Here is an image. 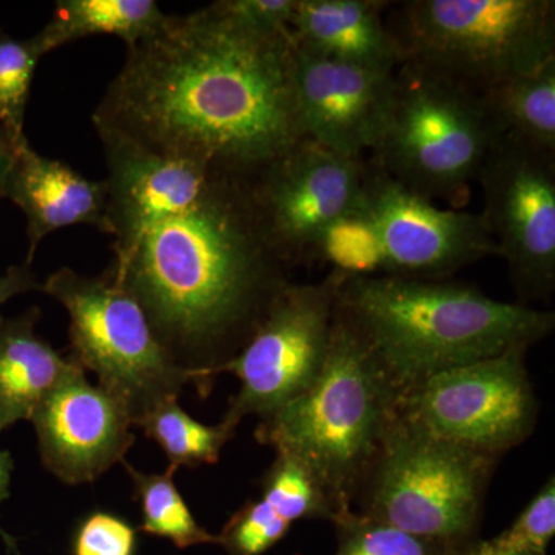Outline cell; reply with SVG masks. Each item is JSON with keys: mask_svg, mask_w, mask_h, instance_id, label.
<instances>
[{"mask_svg": "<svg viewBox=\"0 0 555 555\" xmlns=\"http://www.w3.org/2000/svg\"><path fill=\"white\" fill-rule=\"evenodd\" d=\"M100 134L108 170L107 275L144 309L199 396L291 283L259 228L248 179L214 160Z\"/></svg>", "mask_w": 555, "mask_h": 555, "instance_id": "obj_1", "label": "cell"}, {"mask_svg": "<svg viewBox=\"0 0 555 555\" xmlns=\"http://www.w3.org/2000/svg\"><path fill=\"white\" fill-rule=\"evenodd\" d=\"M91 120L98 133L250 179L306 138L291 30H248L211 5L169 14L127 49Z\"/></svg>", "mask_w": 555, "mask_h": 555, "instance_id": "obj_2", "label": "cell"}, {"mask_svg": "<svg viewBox=\"0 0 555 555\" xmlns=\"http://www.w3.org/2000/svg\"><path fill=\"white\" fill-rule=\"evenodd\" d=\"M337 313L401 397L449 369L529 349L555 327L554 312L499 301L467 284L345 272Z\"/></svg>", "mask_w": 555, "mask_h": 555, "instance_id": "obj_3", "label": "cell"}, {"mask_svg": "<svg viewBox=\"0 0 555 555\" xmlns=\"http://www.w3.org/2000/svg\"><path fill=\"white\" fill-rule=\"evenodd\" d=\"M400 400L366 346L335 312L331 345L317 382L261 418L255 437L312 474L337 520L353 511L397 420Z\"/></svg>", "mask_w": 555, "mask_h": 555, "instance_id": "obj_4", "label": "cell"}, {"mask_svg": "<svg viewBox=\"0 0 555 555\" xmlns=\"http://www.w3.org/2000/svg\"><path fill=\"white\" fill-rule=\"evenodd\" d=\"M502 137L483 94L400 64L371 163L434 203L462 207Z\"/></svg>", "mask_w": 555, "mask_h": 555, "instance_id": "obj_5", "label": "cell"}, {"mask_svg": "<svg viewBox=\"0 0 555 555\" xmlns=\"http://www.w3.org/2000/svg\"><path fill=\"white\" fill-rule=\"evenodd\" d=\"M387 28L411 64L483 93L555 60L554 0H408Z\"/></svg>", "mask_w": 555, "mask_h": 555, "instance_id": "obj_6", "label": "cell"}, {"mask_svg": "<svg viewBox=\"0 0 555 555\" xmlns=\"http://www.w3.org/2000/svg\"><path fill=\"white\" fill-rule=\"evenodd\" d=\"M499 460L438 440L398 414L358 495V513L459 553L476 542Z\"/></svg>", "mask_w": 555, "mask_h": 555, "instance_id": "obj_7", "label": "cell"}, {"mask_svg": "<svg viewBox=\"0 0 555 555\" xmlns=\"http://www.w3.org/2000/svg\"><path fill=\"white\" fill-rule=\"evenodd\" d=\"M42 292L68 312L72 357L96 375L134 426L159 404L178 400L185 386L196 387L193 372L175 361L137 299L107 273L83 276L61 268Z\"/></svg>", "mask_w": 555, "mask_h": 555, "instance_id": "obj_8", "label": "cell"}, {"mask_svg": "<svg viewBox=\"0 0 555 555\" xmlns=\"http://www.w3.org/2000/svg\"><path fill=\"white\" fill-rule=\"evenodd\" d=\"M341 272L320 283H287L270 302L251 337L235 357L211 372L233 374L240 390L222 418L233 430L248 415L261 418L305 393L326 361Z\"/></svg>", "mask_w": 555, "mask_h": 555, "instance_id": "obj_9", "label": "cell"}, {"mask_svg": "<svg viewBox=\"0 0 555 555\" xmlns=\"http://www.w3.org/2000/svg\"><path fill=\"white\" fill-rule=\"evenodd\" d=\"M526 347L449 369L404 393L398 414L423 433L500 459L528 440L539 420V401Z\"/></svg>", "mask_w": 555, "mask_h": 555, "instance_id": "obj_10", "label": "cell"}, {"mask_svg": "<svg viewBox=\"0 0 555 555\" xmlns=\"http://www.w3.org/2000/svg\"><path fill=\"white\" fill-rule=\"evenodd\" d=\"M369 160L305 138L248 179L255 214L284 268L321 259L327 233L356 211Z\"/></svg>", "mask_w": 555, "mask_h": 555, "instance_id": "obj_11", "label": "cell"}, {"mask_svg": "<svg viewBox=\"0 0 555 555\" xmlns=\"http://www.w3.org/2000/svg\"><path fill=\"white\" fill-rule=\"evenodd\" d=\"M352 217L371 230L382 275L443 281L496 255L481 215L438 207L371 160Z\"/></svg>", "mask_w": 555, "mask_h": 555, "instance_id": "obj_12", "label": "cell"}, {"mask_svg": "<svg viewBox=\"0 0 555 555\" xmlns=\"http://www.w3.org/2000/svg\"><path fill=\"white\" fill-rule=\"evenodd\" d=\"M483 218L521 301L555 288V155L503 134L478 175Z\"/></svg>", "mask_w": 555, "mask_h": 555, "instance_id": "obj_13", "label": "cell"}, {"mask_svg": "<svg viewBox=\"0 0 555 555\" xmlns=\"http://www.w3.org/2000/svg\"><path fill=\"white\" fill-rule=\"evenodd\" d=\"M43 466L67 485L91 483L126 460L133 420L80 364L54 387L31 416Z\"/></svg>", "mask_w": 555, "mask_h": 555, "instance_id": "obj_14", "label": "cell"}, {"mask_svg": "<svg viewBox=\"0 0 555 555\" xmlns=\"http://www.w3.org/2000/svg\"><path fill=\"white\" fill-rule=\"evenodd\" d=\"M393 72L326 60L294 42L295 98L306 138L347 158H364L382 130Z\"/></svg>", "mask_w": 555, "mask_h": 555, "instance_id": "obj_15", "label": "cell"}, {"mask_svg": "<svg viewBox=\"0 0 555 555\" xmlns=\"http://www.w3.org/2000/svg\"><path fill=\"white\" fill-rule=\"evenodd\" d=\"M3 198L20 207L27 221V266L42 241L57 230L91 225L108 235L107 179L82 177L68 164L40 155L28 139L16 149Z\"/></svg>", "mask_w": 555, "mask_h": 555, "instance_id": "obj_16", "label": "cell"}, {"mask_svg": "<svg viewBox=\"0 0 555 555\" xmlns=\"http://www.w3.org/2000/svg\"><path fill=\"white\" fill-rule=\"evenodd\" d=\"M390 5L383 0H297L288 30L298 47L317 56L393 72L401 56L386 25Z\"/></svg>", "mask_w": 555, "mask_h": 555, "instance_id": "obj_17", "label": "cell"}, {"mask_svg": "<svg viewBox=\"0 0 555 555\" xmlns=\"http://www.w3.org/2000/svg\"><path fill=\"white\" fill-rule=\"evenodd\" d=\"M39 317V309L20 317L0 315V433L21 420H31L78 364L36 335Z\"/></svg>", "mask_w": 555, "mask_h": 555, "instance_id": "obj_18", "label": "cell"}, {"mask_svg": "<svg viewBox=\"0 0 555 555\" xmlns=\"http://www.w3.org/2000/svg\"><path fill=\"white\" fill-rule=\"evenodd\" d=\"M169 14L155 0H60L36 36L43 54L90 36H116L127 49L150 38Z\"/></svg>", "mask_w": 555, "mask_h": 555, "instance_id": "obj_19", "label": "cell"}, {"mask_svg": "<svg viewBox=\"0 0 555 555\" xmlns=\"http://www.w3.org/2000/svg\"><path fill=\"white\" fill-rule=\"evenodd\" d=\"M481 94L503 134L555 155V60Z\"/></svg>", "mask_w": 555, "mask_h": 555, "instance_id": "obj_20", "label": "cell"}, {"mask_svg": "<svg viewBox=\"0 0 555 555\" xmlns=\"http://www.w3.org/2000/svg\"><path fill=\"white\" fill-rule=\"evenodd\" d=\"M133 480L134 496L141 503L142 531L145 534L170 540L178 550L196 545H218V535L210 534L195 520L188 503L175 485L178 469L169 467L167 473L144 474L122 462Z\"/></svg>", "mask_w": 555, "mask_h": 555, "instance_id": "obj_21", "label": "cell"}, {"mask_svg": "<svg viewBox=\"0 0 555 555\" xmlns=\"http://www.w3.org/2000/svg\"><path fill=\"white\" fill-rule=\"evenodd\" d=\"M137 426L141 427L145 437L159 444L175 469L215 465L222 448L235 434L232 427L222 422L217 426L196 422L179 406L178 400L159 404L142 416Z\"/></svg>", "mask_w": 555, "mask_h": 555, "instance_id": "obj_22", "label": "cell"}, {"mask_svg": "<svg viewBox=\"0 0 555 555\" xmlns=\"http://www.w3.org/2000/svg\"><path fill=\"white\" fill-rule=\"evenodd\" d=\"M43 56L36 36L20 40L0 33V127L16 147L27 141L25 112L33 76Z\"/></svg>", "mask_w": 555, "mask_h": 555, "instance_id": "obj_23", "label": "cell"}, {"mask_svg": "<svg viewBox=\"0 0 555 555\" xmlns=\"http://www.w3.org/2000/svg\"><path fill=\"white\" fill-rule=\"evenodd\" d=\"M262 500L288 524L321 518L334 524V507L306 467L286 455H276L261 481Z\"/></svg>", "mask_w": 555, "mask_h": 555, "instance_id": "obj_24", "label": "cell"}, {"mask_svg": "<svg viewBox=\"0 0 555 555\" xmlns=\"http://www.w3.org/2000/svg\"><path fill=\"white\" fill-rule=\"evenodd\" d=\"M338 532L335 555H454L440 543L408 534L393 526L350 511L334 521Z\"/></svg>", "mask_w": 555, "mask_h": 555, "instance_id": "obj_25", "label": "cell"}, {"mask_svg": "<svg viewBox=\"0 0 555 555\" xmlns=\"http://www.w3.org/2000/svg\"><path fill=\"white\" fill-rule=\"evenodd\" d=\"M291 526L264 500H250L225 524L218 545L229 555H262L286 537Z\"/></svg>", "mask_w": 555, "mask_h": 555, "instance_id": "obj_26", "label": "cell"}, {"mask_svg": "<svg viewBox=\"0 0 555 555\" xmlns=\"http://www.w3.org/2000/svg\"><path fill=\"white\" fill-rule=\"evenodd\" d=\"M555 534V478L551 476L509 529L491 542L525 555H546Z\"/></svg>", "mask_w": 555, "mask_h": 555, "instance_id": "obj_27", "label": "cell"}, {"mask_svg": "<svg viewBox=\"0 0 555 555\" xmlns=\"http://www.w3.org/2000/svg\"><path fill=\"white\" fill-rule=\"evenodd\" d=\"M137 546V528L105 511L83 518L73 537V555H134Z\"/></svg>", "mask_w": 555, "mask_h": 555, "instance_id": "obj_28", "label": "cell"}, {"mask_svg": "<svg viewBox=\"0 0 555 555\" xmlns=\"http://www.w3.org/2000/svg\"><path fill=\"white\" fill-rule=\"evenodd\" d=\"M297 0H218L210 3L228 20L248 30L288 31Z\"/></svg>", "mask_w": 555, "mask_h": 555, "instance_id": "obj_29", "label": "cell"}, {"mask_svg": "<svg viewBox=\"0 0 555 555\" xmlns=\"http://www.w3.org/2000/svg\"><path fill=\"white\" fill-rule=\"evenodd\" d=\"M42 291V283L31 272V266H11L3 275H0V308L11 298L27 292Z\"/></svg>", "mask_w": 555, "mask_h": 555, "instance_id": "obj_30", "label": "cell"}, {"mask_svg": "<svg viewBox=\"0 0 555 555\" xmlns=\"http://www.w3.org/2000/svg\"><path fill=\"white\" fill-rule=\"evenodd\" d=\"M16 149L9 134L0 127V201L3 199V190H5V182L7 178H9L11 166H13Z\"/></svg>", "mask_w": 555, "mask_h": 555, "instance_id": "obj_31", "label": "cell"}, {"mask_svg": "<svg viewBox=\"0 0 555 555\" xmlns=\"http://www.w3.org/2000/svg\"><path fill=\"white\" fill-rule=\"evenodd\" d=\"M454 555H525L513 553V551L502 550V547L495 546L494 543L489 542H473L469 545L460 550Z\"/></svg>", "mask_w": 555, "mask_h": 555, "instance_id": "obj_32", "label": "cell"}, {"mask_svg": "<svg viewBox=\"0 0 555 555\" xmlns=\"http://www.w3.org/2000/svg\"><path fill=\"white\" fill-rule=\"evenodd\" d=\"M14 463L9 452L0 451V502L10 495L11 473H13Z\"/></svg>", "mask_w": 555, "mask_h": 555, "instance_id": "obj_33", "label": "cell"}]
</instances>
